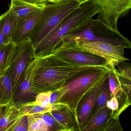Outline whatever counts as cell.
<instances>
[{
    "mask_svg": "<svg viewBox=\"0 0 131 131\" xmlns=\"http://www.w3.org/2000/svg\"><path fill=\"white\" fill-rule=\"evenodd\" d=\"M39 58L34 81L35 88L39 93L58 90L72 77L95 67L79 65L53 53Z\"/></svg>",
    "mask_w": 131,
    "mask_h": 131,
    "instance_id": "6da1fadb",
    "label": "cell"
},
{
    "mask_svg": "<svg viewBox=\"0 0 131 131\" xmlns=\"http://www.w3.org/2000/svg\"><path fill=\"white\" fill-rule=\"evenodd\" d=\"M100 8L93 0L81 4L53 29L35 49L36 57L54 53L63 39L98 14Z\"/></svg>",
    "mask_w": 131,
    "mask_h": 131,
    "instance_id": "7a4b0ae2",
    "label": "cell"
},
{
    "mask_svg": "<svg viewBox=\"0 0 131 131\" xmlns=\"http://www.w3.org/2000/svg\"><path fill=\"white\" fill-rule=\"evenodd\" d=\"M83 42H101L131 49V42L118 31L92 18L70 34L65 37L59 47Z\"/></svg>",
    "mask_w": 131,
    "mask_h": 131,
    "instance_id": "3957f363",
    "label": "cell"
},
{
    "mask_svg": "<svg viewBox=\"0 0 131 131\" xmlns=\"http://www.w3.org/2000/svg\"><path fill=\"white\" fill-rule=\"evenodd\" d=\"M107 72L105 68L97 66L82 71L72 77L58 90L61 94L59 103L67 106L76 118V110L80 101Z\"/></svg>",
    "mask_w": 131,
    "mask_h": 131,
    "instance_id": "277c9868",
    "label": "cell"
},
{
    "mask_svg": "<svg viewBox=\"0 0 131 131\" xmlns=\"http://www.w3.org/2000/svg\"><path fill=\"white\" fill-rule=\"evenodd\" d=\"M80 4L76 0H63L46 4L42 9L40 19L29 36L35 49L53 29Z\"/></svg>",
    "mask_w": 131,
    "mask_h": 131,
    "instance_id": "5b68a950",
    "label": "cell"
},
{
    "mask_svg": "<svg viewBox=\"0 0 131 131\" xmlns=\"http://www.w3.org/2000/svg\"><path fill=\"white\" fill-rule=\"evenodd\" d=\"M69 47L90 53L104 58L107 66L115 68L120 63L129 61L124 56V49L107 43L83 42L74 43L58 48Z\"/></svg>",
    "mask_w": 131,
    "mask_h": 131,
    "instance_id": "8992f818",
    "label": "cell"
},
{
    "mask_svg": "<svg viewBox=\"0 0 131 131\" xmlns=\"http://www.w3.org/2000/svg\"><path fill=\"white\" fill-rule=\"evenodd\" d=\"M35 48L29 38L17 44L9 68L14 92L20 84L29 63L35 57Z\"/></svg>",
    "mask_w": 131,
    "mask_h": 131,
    "instance_id": "52a82bcc",
    "label": "cell"
},
{
    "mask_svg": "<svg viewBox=\"0 0 131 131\" xmlns=\"http://www.w3.org/2000/svg\"><path fill=\"white\" fill-rule=\"evenodd\" d=\"M100 11L97 19L115 30H117L118 20L127 14L131 9V0H93Z\"/></svg>",
    "mask_w": 131,
    "mask_h": 131,
    "instance_id": "ba28073f",
    "label": "cell"
},
{
    "mask_svg": "<svg viewBox=\"0 0 131 131\" xmlns=\"http://www.w3.org/2000/svg\"><path fill=\"white\" fill-rule=\"evenodd\" d=\"M39 60V58L36 57L30 62L20 84L14 92L13 104L17 107L34 102L39 93L35 88L34 84Z\"/></svg>",
    "mask_w": 131,
    "mask_h": 131,
    "instance_id": "9c48e42d",
    "label": "cell"
},
{
    "mask_svg": "<svg viewBox=\"0 0 131 131\" xmlns=\"http://www.w3.org/2000/svg\"><path fill=\"white\" fill-rule=\"evenodd\" d=\"M108 76L107 72L98 84L85 95L78 103L76 119L79 131L82 130L87 123L102 85Z\"/></svg>",
    "mask_w": 131,
    "mask_h": 131,
    "instance_id": "30bf717a",
    "label": "cell"
},
{
    "mask_svg": "<svg viewBox=\"0 0 131 131\" xmlns=\"http://www.w3.org/2000/svg\"><path fill=\"white\" fill-rule=\"evenodd\" d=\"M53 53L79 65L102 67L107 69L106 60L104 58L77 49L69 47L58 48Z\"/></svg>",
    "mask_w": 131,
    "mask_h": 131,
    "instance_id": "8fae6325",
    "label": "cell"
},
{
    "mask_svg": "<svg viewBox=\"0 0 131 131\" xmlns=\"http://www.w3.org/2000/svg\"><path fill=\"white\" fill-rule=\"evenodd\" d=\"M43 8H39L33 12L20 21L13 30L12 42L18 44L29 37L40 19Z\"/></svg>",
    "mask_w": 131,
    "mask_h": 131,
    "instance_id": "7c38bea8",
    "label": "cell"
},
{
    "mask_svg": "<svg viewBox=\"0 0 131 131\" xmlns=\"http://www.w3.org/2000/svg\"><path fill=\"white\" fill-rule=\"evenodd\" d=\"M113 118V112L104 107L94 115L81 131H104Z\"/></svg>",
    "mask_w": 131,
    "mask_h": 131,
    "instance_id": "4fadbf2b",
    "label": "cell"
},
{
    "mask_svg": "<svg viewBox=\"0 0 131 131\" xmlns=\"http://www.w3.org/2000/svg\"><path fill=\"white\" fill-rule=\"evenodd\" d=\"M44 7L32 4L21 0H11V5L8 11L14 17L13 31L18 24L25 17L33 12Z\"/></svg>",
    "mask_w": 131,
    "mask_h": 131,
    "instance_id": "5bb4252c",
    "label": "cell"
},
{
    "mask_svg": "<svg viewBox=\"0 0 131 131\" xmlns=\"http://www.w3.org/2000/svg\"><path fill=\"white\" fill-rule=\"evenodd\" d=\"M25 115L13 104L1 106L0 131L6 130L16 121Z\"/></svg>",
    "mask_w": 131,
    "mask_h": 131,
    "instance_id": "9a60e30c",
    "label": "cell"
},
{
    "mask_svg": "<svg viewBox=\"0 0 131 131\" xmlns=\"http://www.w3.org/2000/svg\"><path fill=\"white\" fill-rule=\"evenodd\" d=\"M51 113L67 130L79 131L74 114L67 106L64 105Z\"/></svg>",
    "mask_w": 131,
    "mask_h": 131,
    "instance_id": "2e32d148",
    "label": "cell"
},
{
    "mask_svg": "<svg viewBox=\"0 0 131 131\" xmlns=\"http://www.w3.org/2000/svg\"><path fill=\"white\" fill-rule=\"evenodd\" d=\"M13 95L11 76L8 69L4 75L0 76V106L13 104Z\"/></svg>",
    "mask_w": 131,
    "mask_h": 131,
    "instance_id": "e0dca14e",
    "label": "cell"
},
{
    "mask_svg": "<svg viewBox=\"0 0 131 131\" xmlns=\"http://www.w3.org/2000/svg\"><path fill=\"white\" fill-rule=\"evenodd\" d=\"M14 22L13 16L8 10L0 17V31L3 33L4 36L5 46L8 45L12 42Z\"/></svg>",
    "mask_w": 131,
    "mask_h": 131,
    "instance_id": "ac0fdd59",
    "label": "cell"
},
{
    "mask_svg": "<svg viewBox=\"0 0 131 131\" xmlns=\"http://www.w3.org/2000/svg\"><path fill=\"white\" fill-rule=\"evenodd\" d=\"M110 98L111 92L109 88L108 75L102 85L100 92L98 96L88 122L98 111L103 108L106 107L107 101Z\"/></svg>",
    "mask_w": 131,
    "mask_h": 131,
    "instance_id": "d6986e66",
    "label": "cell"
},
{
    "mask_svg": "<svg viewBox=\"0 0 131 131\" xmlns=\"http://www.w3.org/2000/svg\"><path fill=\"white\" fill-rule=\"evenodd\" d=\"M108 74L109 88L111 92V97H117L124 93L122 87L117 69L115 68L107 66Z\"/></svg>",
    "mask_w": 131,
    "mask_h": 131,
    "instance_id": "ffe728a7",
    "label": "cell"
},
{
    "mask_svg": "<svg viewBox=\"0 0 131 131\" xmlns=\"http://www.w3.org/2000/svg\"><path fill=\"white\" fill-rule=\"evenodd\" d=\"M32 115L41 118L43 123L52 131H63L67 130L55 119L51 112Z\"/></svg>",
    "mask_w": 131,
    "mask_h": 131,
    "instance_id": "44dd1931",
    "label": "cell"
},
{
    "mask_svg": "<svg viewBox=\"0 0 131 131\" xmlns=\"http://www.w3.org/2000/svg\"><path fill=\"white\" fill-rule=\"evenodd\" d=\"M52 93V91L39 92L36 96L35 102L29 104L32 105H39L44 107L51 106L50 97Z\"/></svg>",
    "mask_w": 131,
    "mask_h": 131,
    "instance_id": "7402d4cb",
    "label": "cell"
},
{
    "mask_svg": "<svg viewBox=\"0 0 131 131\" xmlns=\"http://www.w3.org/2000/svg\"><path fill=\"white\" fill-rule=\"evenodd\" d=\"M118 75L122 87L127 95V105L129 107L131 105V79L118 72Z\"/></svg>",
    "mask_w": 131,
    "mask_h": 131,
    "instance_id": "603a6c76",
    "label": "cell"
},
{
    "mask_svg": "<svg viewBox=\"0 0 131 131\" xmlns=\"http://www.w3.org/2000/svg\"><path fill=\"white\" fill-rule=\"evenodd\" d=\"M27 117L28 121V131H39L43 124L42 119L32 115H28Z\"/></svg>",
    "mask_w": 131,
    "mask_h": 131,
    "instance_id": "cb8c5ba5",
    "label": "cell"
},
{
    "mask_svg": "<svg viewBox=\"0 0 131 131\" xmlns=\"http://www.w3.org/2000/svg\"><path fill=\"white\" fill-rule=\"evenodd\" d=\"M117 67L119 73L131 79V63L125 61L120 63Z\"/></svg>",
    "mask_w": 131,
    "mask_h": 131,
    "instance_id": "d4e9b609",
    "label": "cell"
},
{
    "mask_svg": "<svg viewBox=\"0 0 131 131\" xmlns=\"http://www.w3.org/2000/svg\"><path fill=\"white\" fill-rule=\"evenodd\" d=\"M8 45L0 48V75L3 73L8 53Z\"/></svg>",
    "mask_w": 131,
    "mask_h": 131,
    "instance_id": "484cf974",
    "label": "cell"
},
{
    "mask_svg": "<svg viewBox=\"0 0 131 131\" xmlns=\"http://www.w3.org/2000/svg\"><path fill=\"white\" fill-rule=\"evenodd\" d=\"M28 125L27 115H24L19 119L12 131H28Z\"/></svg>",
    "mask_w": 131,
    "mask_h": 131,
    "instance_id": "4316f807",
    "label": "cell"
},
{
    "mask_svg": "<svg viewBox=\"0 0 131 131\" xmlns=\"http://www.w3.org/2000/svg\"><path fill=\"white\" fill-rule=\"evenodd\" d=\"M104 131H123L119 118H113Z\"/></svg>",
    "mask_w": 131,
    "mask_h": 131,
    "instance_id": "83f0119b",
    "label": "cell"
},
{
    "mask_svg": "<svg viewBox=\"0 0 131 131\" xmlns=\"http://www.w3.org/2000/svg\"><path fill=\"white\" fill-rule=\"evenodd\" d=\"M61 94L58 90L52 91L50 97V103L51 105L58 104Z\"/></svg>",
    "mask_w": 131,
    "mask_h": 131,
    "instance_id": "f1b7e54d",
    "label": "cell"
},
{
    "mask_svg": "<svg viewBox=\"0 0 131 131\" xmlns=\"http://www.w3.org/2000/svg\"><path fill=\"white\" fill-rule=\"evenodd\" d=\"M21 1L42 7H44L46 4H47V2H48L47 0H21Z\"/></svg>",
    "mask_w": 131,
    "mask_h": 131,
    "instance_id": "f546056e",
    "label": "cell"
},
{
    "mask_svg": "<svg viewBox=\"0 0 131 131\" xmlns=\"http://www.w3.org/2000/svg\"><path fill=\"white\" fill-rule=\"evenodd\" d=\"M48 1L51 3H55V2H59L63 0H47Z\"/></svg>",
    "mask_w": 131,
    "mask_h": 131,
    "instance_id": "4dcf8cb0",
    "label": "cell"
},
{
    "mask_svg": "<svg viewBox=\"0 0 131 131\" xmlns=\"http://www.w3.org/2000/svg\"><path fill=\"white\" fill-rule=\"evenodd\" d=\"M76 1H77L79 3H80V4H81L84 3V2H86L89 1V0H76Z\"/></svg>",
    "mask_w": 131,
    "mask_h": 131,
    "instance_id": "1f68e13d",
    "label": "cell"
},
{
    "mask_svg": "<svg viewBox=\"0 0 131 131\" xmlns=\"http://www.w3.org/2000/svg\"><path fill=\"white\" fill-rule=\"evenodd\" d=\"M63 131H70V130H65Z\"/></svg>",
    "mask_w": 131,
    "mask_h": 131,
    "instance_id": "d6a6232c",
    "label": "cell"
}]
</instances>
